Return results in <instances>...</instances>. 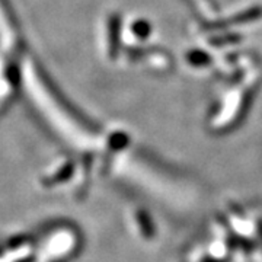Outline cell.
Here are the masks:
<instances>
[{
    "label": "cell",
    "mask_w": 262,
    "mask_h": 262,
    "mask_svg": "<svg viewBox=\"0 0 262 262\" xmlns=\"http://www.w3.org/2000/svg\"><path fill=\"white\" fill-rule=\"evenodd\" d=\"M187 61L192 67H206L211 63V57L203 50H191L187 53Z\"/></svg>",
    "instance_id": "6da1fadb"
},
{
    "label": "cell",
    "mask_w": 262,
    "mask_h": 262,
    "mask_svg": "<svg viewBox=\"0 0 262 262\" xmlns=\"http://www.w3.org/2000/svg\"><path fill=\"white\" fill-rule=\"evenodd\" d=\"M198 9L201 10L203 15H206L207 18H213L217 13V8L214 6L213 0H195Z\"/></svg>",
    "instance_id": "7a4b0ae2"
}]
</instances>
